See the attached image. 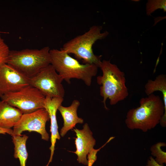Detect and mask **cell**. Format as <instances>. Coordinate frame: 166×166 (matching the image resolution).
<instances>
[{
    "mask_svg": "<svg viewBox=\"0 0 166 166\" xmlns=\"http://www.w3.org/2000/svg\"><path fill=\"white\" fill-rule=\"evenodd\" d=\"M146 166H163L157 163L152 156L148 160Z\"/></svg>",
    "mask_w": 166,
    "mask_h": 166,
    "instance_id": "20",
    "label": "cell"
},
{
    "mask_svg": "<svg viewBox=\"0 0 166 166\" xmlns=\"http://www.w3.org/2000/svg\"><path fill=\"white\" fill-rule=\"evenodd\" d=\"M166 143L159 142L152 145L150 148L152 155L156 157L155 160L162 166L166 163V152L161 149V147L166 146Z\"/></svg>",
    "mask_w": 166,
    "mask_h": 166,
    "instance_id": "16",
    "label": "cell"
},
{
    "mask_svg": "<svg viewBox=\"0 0 166 166\" xmlns=\"http://www.w3.org/2000/svg\"><path fill=\"white\" fill-rule=\"evenodd\" d=\"M0 98L24 114L44 108L45 97L37 88L29 85L18 91L6 94Z\"/></svg>",
    "mask_w": 166,
    "mask_h": 166,
    "instance_id": "6",
    "label": "cell"
},
{
    "mask_svg": "<svg viewBox=\"0 0 166 166\" xmlns=\"http://www.w3.org/2000/svg\"><path fill=\"white\" fill-rule=\"evenodd\" d=\"M50 49L45 46L39 49L10 50L6 63L30 78L51 64Z\"/></svg>",
    "mask_w": 166,
    "mask_h": 166,
    "instance_id": "5",
    "label": "cell"
},
{
    "mask_svg": "<svg viewBox=\"0 0 166 166\" xmlns=\"http://www.w3.org/2000/svg\"><path fill=\"white\" fill-rule=\"evenodd\" d=\"M22 114L17 108L0 101V128L7 129L13 128Z\"/></svg>",
    "mask_w": 166,
    "mask_h": 166,
    "instance_id": "13",
    "label": "cell"
},
{
    "mask_svg": "<svg viewBox=\"0 0 166 166\" xmlns=\"http://www.w3.org/2000/svg\"><path fill=\"white\" fill-rule=\"evenodd\" d=\"M49 120V114L44 108L31 113L22 114L13 127L11 136L21 135L25 131H34L40 134L42 140L48 141L49 137L46 131L45 125L47 122Z\"/></svg>",
    "mask_w": 166,
    "mask_h": 166,
    "instance_id": "8",
    "label": "cell"
},
{
    "mask_svg": "<svg viewBox=\"0 0 166 166\" xmlns=\"http://www.w3.org/2000/svg\"><path fill=\"white\" fill-rule=\"evenodd\" d=\"M63 80L50 64L30 78V85L38 89L45 97L63 98Z\"/></svg>",
    "mask_w": 166,
    "mask_h": 166,
    "instance_id": "7",
    "label": "cell"
},
{
    "mask_svg": "<svg viewBox=\"0 0 166 166\" xmlns=\"http://www.w3.org/2000/svg\"><path fill=\"white\" fill-rule=\"evenodd\" d=\"M99 68L102 71V75L97 77V82L101 85L100 95L103 98L102 102L105 108L108 109L106 104L107 99L109 100L110 104L114 105L128 95L125 74L110 60L101 61Z\"/></svg>",
    "mask_w": 166,
    "mask_h": 166,
    "instance_id": "2",
    "label": "cell"
},
{
    "mask_svg": "<svg viewBox=\"0 0 166 166\" xmlns=\"http://www.w3.org/2000/svg\"><path fill=\"white\" fill-rule=\"evenodd\" d=\"M6 133L11 136L13 134V130L11 129H7L0 128V134H5Z\"/></svg>",
    "mask_w": 166,
    "mask_h": 166,
    "instance_id": "21",
    "label": "cell"
},
{
    "mask_svg": "<svg viewBox=\"0 0 166 166\" xmlns=\"http://www.w3.org/2000/svg\"><path fill=\"white\" fill-rule=\"evenodd\" d=\"M64 101L63 98L54 97L51 98L46 97L44 108L48 113L50 120V132L51 133L50 155L48 163L45 166H49L52 160L55 150V146L57 140H60L61 137L58 131V126L56 117L57 112L59 106Z\"/></svg>",
    "mask_w": 166,
    "mask_h": 166,
    "instance_id": "11",
    "label": "cell"
},
{
    "mask_svg": "<svg viewBox=\"0 0 166 166\" xmlns=\"http://www.w3.org/2000/svg\"><path fill=\"white\" fill-rule=\"evenodd\" d=\"M145 92L148 96L154 92L159 91L163 96V102L165 108L164 113L161 118L163 121H166V75L161 74L158 75L154 80H149L145 85Z\"/></svg>",
    "mask_w": 166,
    "mask_h": 166,
    "instance_id": "14",
    "label": "cell"
},
{
    "mask_svg": "<svg viewBox=\"0 0 166 166\" xmlns=\"http://www.w3.org/2000/svg\"><path fill=\"white\" fill-rule=\"evenodd\" d=\"M102 29L101 26H93L84 34L65 43L61 49L69 54H73L77 60H82L84 64H94L99 68L101 56L94 54L93 46L97 41L108 35L107 31L101 32Z\"/></svg>",
    "mask_w": 166,
    "mask_h": 166,
    "instance_id": "4",
    "label": "cell"
},
{
    "mask_svg": "<svg viewBox=\"0 0 166 166\" xmlns=\"http://www.w3.org/2000/svg\"><path fill=\"white\" fill-rule=\"evenodd\" d=\"M80 105L79 101L74 100L68 107H64L61 105L58 107L57 110L61 114L64 121L60 135L61 137L64 136L69 130L75 127L77 124L83 123V119L77 115V110Z\"/></svg>",
    "mask_w": 166,
    "mask_h": 166,
    "instance_id": "12",
    "label": "cell"
},
{
    "mask_svg": "<svg viewBox=\"0 0 166 166\" xmlns=\"http://www.w3.org/2000/svg\"><path fill=\"white\" fill-rule=\"evenodd\" d=\"M51 64L63 80L70 84V80H81L90 86L92 78L98 72L99 68L94 64H81L77 59L61 49H50Z\"/></svg>",
    "mask_w": 166,
    "mask_h": 166,
    "instance_id": "3",
    "label": "cell"
},
{
    "mask_svg": "<svg viewBox=\"0 0 166 166\" xmlns=\"http://www.w3.org/2000/svg\"><path fill=\"white\" fill-rule=\"evenodd\" d=\"M114 137H110L108 141L98 149H95L93 148L91 149L87 154L88 166H92L97 159V154L100 150L105 146L107 144L113 140Z\"/></svg>",
    "mask_w": 166,
    "mask_h": 166,
    "instance_id": "19",
    "label": "cell"
},
{
    "mask_svg": "<svg viewBox=\"0 0 166 166\" xmlns=\"http://www.w3.org/2000/svg\"><path fill=\"white\" fill-rule=\"evenodd\" d=\"M133 1H139V0H133Z\"/></svg>",
    "mask_w": 166,
    "mask_h": 166,
    "instance_id": "22",
    "label": "cell"
},
{
    "mask_svg": "<svg viewBox=\"0 0 166 166\" xmlns=\"http://www.w3.org/2000/svg\"><path fill=\"white\" fill-rule=\"evenodd\" d=\"M11 136L14 145V156L15 158L19 159L20 166H26L28 156L26 142L28 136L26 135Z\"/></svg>",
    "mask_w": 166,
    "mask_h": 166,
    "instance_id": "15",
    "label": "cell"
},
{
    "mask_svg": "<svg viewBox=\"0 0 166 166\" xmlns=\"http://www.w3.org/2000/svg\"><path fill=\"white\" fill-rule=\"evenodd\" d=\"M73 130L77 136L75 140L76 150L71 152L77 155V160L79 163L87 165V156L95 145L96 140L93 136V133L87 123L84 124L82 129L76 128L73 129Z\"/></svg>",
    "mask_w": 166,
    "mask_h": 166,
    "instance_id": "10",
    "label": "cell"
},
{
    "mask_svg": "<svg viewBox=\"0 0 166 166\" xmlns=\"http://www.w3.org/2000/svg\"><path fill=\"white\" fill-rule=\"evenodd\" d=\"M30 78L9 64L0 66V97L29 85Z\"/></svg>",
    "mask_w": 166,
    "mask_h": 166,
    "instance_id": "9",
    "label": "cell"
},
{
    "mask_svg": "<svg viewBox=\"0 0 166 166\" xmlns=\"http://www.w3.org/2000/svg\"><path fill=\"white\" fill-rule=\"evenodd\" d=\"M9 47L2 38L0 34V66L6 63L10 51Z\"/></svg>",
    "mask_w": 166,
    "mask_h": 166,
    "instance_id": "18",
    "label": "cell"
},
{
    "mask_svg": "<svg viewBox=\"0 0 166 166\" xmlns=\"http://www.w3.org/2000/svg\"><path fill=\"white\" fill-rule=\"evenodd\" d=\"M163 9L164 12L166 11L165 0H148L146 5V12L147 15H150L156 10Z\"/></svg>",
    "mask_w": 166,
    "mask_h": 166,
    "instance_id": "17",
    "label": "cell"
},
{
    "mask_svg": "<svg viewBox=\"0 0 166 166\" xmlns=\"http://www.w3.org/2000/svg\"><path fill=\"white\" fill-rule=\"evenodd\" d=\"M140 104V106L128 111L125 123L130 129L146 132L160 123L165 112L164 106L160 97L153 94L141 98Z\"/></svg>",
    "mask_w": 166,
    "mask_h": 166,
    "instance_id": "1",
    "label": "cell"
}]
</instances>
